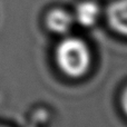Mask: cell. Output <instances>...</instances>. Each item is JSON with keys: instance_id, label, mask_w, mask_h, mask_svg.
Returning <instances> with one entry per match:
<instances>
[{"instance_id": "obj_1", "label": "cell", "mask_w": 127, "mask_h": 127, "mask_svg": "<svg viewBox=\"0 0 127 127\" xmlns=\"http://www.w3.org/2000/svg\"><path fill=\"white\" fill-rule=\"evenodd\" d=\"M56 62L67 76L80 77L89 68V49L79 38H66L56 48Z\"/></svg>"}, {"instance_id": "obj_2", "label": "cell", "mask_w": 127, "mask_h": 127, "mask_svg": "<svg viewBox=\"0 0 127 127\" xmlns=\"http://www.w3.org/2000/svg\"><path fill=\"white\" fill-rule=\"evenodd\" d=\"M107 18L114 30L127 36V0H116L113 2L108 8Z\"/></svg>"}, {"instance_id": "obj_3", "label": "cell", "mask_w": 127, "mask_h": 127, "mask_svg": "<svg viewBox=\"0 0 127 127\" xmlns=\"http://www.w3.org/2000/svg\"><path fill=\"white\" fill-rule=\"evenodd\" d=\"M100 15V8L94 1H83L77 4L74 19L84 27H90L97 22Z\"/></svg>"}, {"instance_id": "obj_4", "label": "cell", "mask_w": 127, "mask_h": 127, "mask_svg": "<svg viewBox=\"0 0 127 127\" xmlns=\"http://www.w3.org/2000/svg\"><path fill=\"white\" fill-rule=\"evenodd\" d=\"M74 24V17L63 9H54L47 15L46 25L53 32L66 33Z\"/></svg>"}, {"instance_id": "obj_5", "label": "cell", "mask_w": 127, "mask_h": 127, "mask_svg": "<svg viewBox=\"0 0 127 127\" xmlns=\"http://www.w3.org/2000/svg\"><path fill=\"white\" fill-rule=\"evenodd\" d=\"M122 104H123V108L127 115V88L125 89V92H124L123 97H122Z\"/></svg>"}]
</instances>
